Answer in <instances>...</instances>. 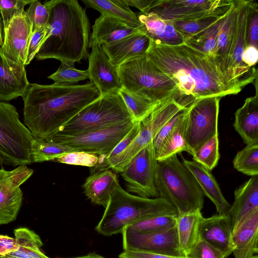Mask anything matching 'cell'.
Returning <instances> with one entry per match:
<instances>
[{"label":"cell","instance_id":"cell-41","mask_svg":"<svg viewBox=\"0 0 258 258\" xmlns=\"http://www.w3.org/2000/svg\"><path fill=\"white\" fill-rule=\"evenodd\" d=\"M225 15L220 16H212L194 20L177 21L174 22V24L176 29L186 40V39L211 27L223 18Z\"/></svg>","mask_w":258,"mask_h":258},{"label":"cell","instance_id":"cell-40","mask_svg":"<svg viewBox=\"0 0 258 258\" xmlns=\"http://www.w3.org/2000/svg\"><path fill=\"white\" fill-rule=\"evenodd\" d=\"M75 62L61 61L57 70L49 75L48 78L56 84H75L89 78L88 70H80L75 67Z\"/></svg>","mask_w":258,"mask_h":258},{"label":"cell","instance_id":"cell-3","mask_svg":"<svg viewBox=\"0 0 258 258\" xmlns=\"http://www.w3.org/2000/svg\"><path fill=\"white\" fill-rule=\"evenodd\" d=\"M45 3L50 17L46 35L36 58L74 62L88 58L90 23L85 10L77 0Z\"/></svg>","mask_w":258,"mask_h":258},{"label":"cell","instance_id":"cell-42","mask_svg":"<svg viewBox=\"0 0 258 258\" xmlns=\"http://www.w3.org/2000/svg\"><path fill=\"white\" fill-rule=\"evenodd\" d=\"M25 15L33 32L38 28L47 26L50 17L49 9L45 2L42 4L39 1L34 0L25 11Z\"/></svg>","mask_w":258,"mask_h":258},{"label":"cell","instance_id":"cell-56","mask_svg":"<svg viewBox=\"0 0 258 258\" xmlns=\"http://www.w3.org/2000/svg\"><path fill=\"white\" fill-rule=\"evenodd\" d=\"M252 258H258L257 254L254 255Z\"/></svg>","mask_w":258,"mask_h":258},{"label":"cell","instance_id":"cell-6","mask_svg":"<svg viewBox=\"0 0 258 258\" xmlns=\"http://www.w3.org/2000/svg\"><path fill=\"white\" fill-rule=\"evenodd\" d=\"M122 88L155 102L180 93L175 82L147 58H132L117 67Z\"/></svg>","mask_w":258,"mask_h":258},{"label":"cell","instance_id":"cell-30","mask_svg":"<svg viewBox=\"0 0 258 258\" xmlns=\"http://www.w3.org/2000/svg\"><path fill=\"white\" fill-rule=\"evenodd\" d=\"M82 2L87 8L98 11L102 16L121 21L135 28L142 26L138 16L125 0H82Z\"/></svg>","mask_w":258,"mask_h":258},{"label":"cell","instance_id":"cell-15","mask_svg":"<svg viewBox=\"0 0 258 258\" xmlns=\"http://www.w3.org/2000/svg\"><path fill=\"white\" fill-rule=\"evenodd\" d=\"M121 233L123 250L143 251L185 257L179 248L175 226L152 232L137 233L123 230Z\"/></svg>","mask_w":258,"mask_h":258},{"label":"cell","instance_id":"cell-26","mask_svg":"<svg viewBox=\"0 0 258 258\" xmlns=\"http://www.w3.org/2000/svg\"><path fill=\"white\" fill-rule=\"evenodd\" d=\"M119 184L116 175L107 169L97 170L88 176L83 187L85 195L91 202L105 208Z\"/></svg>","mask_w":258,"mask_h":258},{"label":"cell","instance_id":"cell-44","mask_svg":"<svg viewBox=\"0 0 258 258\" xmlns=\"http://www.w3.org/2000/svg\"><path fill=\"white\" fill-rule=\"evenodd\" d=\"M34 0H0V13L4 29L6 28L15 17L25 13V7Z\"/></svg>","mask_w":258,"mask_h":258},{"label":"cell","instance_id":"cell-28","mask_svg":"<svg viewBox=\"0 0 258 258\" xmlns=\"http://www.w3.org/2000/svg\"><path fill=\"white\" fill-rule=\"evenodd\" d=\"M257 208L258 175H255L234 191V201L228 213L232 220L233 228L244 216Z\"/></svg>","mask_w":258,"mask_h":258},{"label":"cell","instance_id":"cell-43","mask_svg":"<svg viewBox=\"0 0 258 258\" xmlns=\"http://www.w3.org/2000/svg\"><path fill=\"white\" fill-rule=\"evenodd\" d=\"M53 161L66 164L96 167L100 160L99 157L96 154L75 151L61 155Z\"/></svg>","mask_w":258,"mask_h":258},{"label":"cell","instance_id":"cell-45","mask_svg":"<svg viewBox=\"0 0 258 258\" xmlns=\"http://www.w3.org/2000/svg\"><path fill=\"white\" fill-rule=\"evenodd\" d=\"M188 106L185 107L175 114L161 127L152 141L156 158L167 137L174 127L186 116Z\"/></svg>","mask_w":258,"mask_h":258},{"label":"cell","instance_id":"cell-37","mask_svg":"<svg viewBox=\"0 0 258 258\" xmlns=\"http://www.w3.org/2000/svg\"><path fill=\"white\" fill-rule=\"evenodd\" d=\"M177 216L157 215L139 220L123 230L132 232L148 233L167 229L175 226Z\"/></svg>","mask_w":258,"mask_h":258},{"label":"cell","instance_id":"cell-20","mask_svg":"<svg viewBox=\"0 0 258 258\" xmlns=\"http://www.w3.org/2000/svg\"><path fill=\"white\" fill-rule=\"evenodd\" d=\"M235 258H252L258 253V208L244 216L232 229Z\"/></svg>","mask_w":258,"mask_h":258},{"label":"cell","instance_id":"cell-39","mask_svg":"<svg viewBox=\"0 0 258 258\" xmlns=\"http://www.w3.org/2000/svg\"><path fill=\"white\" fill-rule=\"evenodd\" d=\"M193 160L199 163L209 171L215 168L220 157L218 135H215L193 152Z\"/></svg>","mask_w":258,"mask_h":258},{"label":"cell","instance_id":"cell-46","mask_svg":"<svg viewBox=\"0 0 258 258\" xmlns=\"http://www.w3.org/2000/svg\"><path fill=\"white\" fill-rule=\"evenodd\" d=\"M141 125V121H136L131 130L116 145L111 152L104 159L100 161L98 165L95 167L97 170H101L107 162L115 158L131 144L138 135Z\"/></svg>","mask_w":258,"mask_h":258},{"label":"cell","instance_id":"cell-13","mask_svg":"<svg viewBox=\"0 0 258 258\" xmlns=\"http://www.w3.org/2000/svg\"><path fill=\"white\" fill-rule=\"evenodd\" d=\"M233 0H153L150 12L173 22L225 15Z\"/></svg>","mask_w":258,"mask_h":258},{"label":"cell","instance_id":"cell-12","mask_svg":"<svg viewBox=\"0 0 258 258\" xmlns=\"http://www.w3.org/2000/svg\"><path fill=\"white\" fill-rule=\"evenodd\" d=\"M158 164L151 142L134 156L120 173L127 191L144 198H159L155 185Z\"/></svg>","mask_w":258,"mask_h":258},{"label":"cell","instance_id":"cell-14","mask_svg":"<svg viewBox=\"0 0 258 258\" xmlns=\"http://www.w3.org/2000/svg\"><path fill=\"white\" fill-rule=\"evenodd\" d=\"M34 170L19 166L12 170L0 169V225L16 220L23 201L20 186L33 174Z\"/></svg>","mask_w":258,"mask_h":258},{"label":"cell","instance_id":"cell-2","mask_svg":"<svg viewBox=\"0 0 258 258\" xmlns=\"http://www.w3.org/2000/svg\"><path fill=\"white\" fill-rule=\"evenodd\" d=\"M100 96L90 82L83 85L30 84L22 97L25 124L34 139L43 140Z\"/></svg>","mask_w":258,"mask_h":258},{"label":"cell","instance_id":"cell-55","mask_svg":"<svg viewBox=\"0 0 258 258\" xmlns=\"http://www.w3.org/2000/svg\"><path fill=\"white\" fill-rule=\"evenodd\" d=\"M4 40V26L2 18L0 13V47H2Z\"/></svg>","mask_w":258,"mask_h":258},{"label":"cell","instance_id":"cell-33","mask_svg":"<svg viewBox=\"0 0 258 258\" xmlns=\"http://www.w3.org/2000/svg\"><path fill=\"white\" fill-rule=\"evenodd\" d=\"M223 18L209 28L186 39L185 42L210 56H218L217 39Z\"/></svg>","mask_w":258,"mask_h":258},{"label":"cell","instance_id":"cell-8","mask_svg":"<svg viewBox=\"0 0 258 258\" xmlns=\"http://www.w3.org/2000/svg\"><path fill=\"white\" fill-rule=\"evenodd\" d=\"M194 101L191 98L178 93L160 102L141 121L140 130L134 140L122 152L107 162L102 169L111 168L117 173H121L134 156L152 142L167 121Z\"/></svg>","mask_w":258,"mask_h":258},{"label":"cell","instance_id":"cell-54","mask_svg":"<svg viewBox=\"0 0 258 258\" xmlns=\"http://www.w3.org/2000/svg\"><path fill=\"white\" fill-rule=\"evenodd\" d=\"M59 258H106V257H104L102 255L97 254L95 252H90L86 255H82V256L71 257H59Z\"/></svg>","mask_w":258,"mask_h":258},{"label":"cell","instance_id":"cell-10","mask_svg":"<svg viewBox=\"0 0 258 258\" xmlns=\"http://www.w3.org/2000/svg\"><path fill=\"white\" fill-rule=\"evenodd\" d=\"M136 121L135 120L73 136L53 134L44 139L68 146L75 151L99 155L100 161L111 152L131 130Z\"/></svg>","mask_w":258,"mask_h":258},{"label":"cell","instance_id":"cell-22","mask_svg":"<svg viewBox=\"0 0 258 258\" xmlns=\"http://www.w3.org/2000/svg\"><path fill=\"white\" fill-rule=\"evenodd\" d=\"M237 11L235 23L230 59L232 67L245 72L254 68L246 66L241 60L247 46V27L252 0H237Z\"/></svg>","mask_w":258,"mask_h":258},{"label":"cell","instance_id":"cell-47","mask_svg":"<svg viewBox=\"0 0 258 258\" xmlns=\"http://www.w3.org/2000/svg\"><path fill=\"white\" fill-rule=\"evenodd\" d=\"M226 257L223 253L200 238L186 256V258Z\"/></svg>","mask_w":258,"mask_h":258},{"label":"cell","instance_id":"cell-35","mask_svg":"<svg viewBox=\"0 0 258 258\" xmlns=\"http://www.w3.org/2000/svg\"><path fill=\"white\" fill-rule=\"evenodd\" d=\"M75 151L72 148L48 141L33 140L30 147L32 163L53 161L64 154Z\"/></svg>","mask_w":258,"mask_h":258},{"label":"cell","instance_id":"cell-36","mask_svg":"<svg viewBox=\"0 0 258 258\" xmlns=\"http://www.w3.org/2000/svg\"><path fill=\"white\" fill-rule=\"evenodd\" d=\"M118 93L136 121H143L160 103L130 92L123 88Z\"/></svg>","mask_w":258,"mask_h":258},{"label":"cell","instance_id":"cell-16","mask_svg":"<svg viewBox=\"0 0 258 258\" xmlns=\"http://www.w3.org/2000/svg\"><path fill=\"white\" fill-rule=\"evenodd\" d=\"M91 48L87 69L90 82L96 86L101 96L118 93L122 85L117 67L111 63L101 45H95Z\"/></svg>","mask_w":258,"mask_h":258},{"label":"cell","instance_id":"cell-31","mask_svg":"<svg viewBox=\"0 0 258 258\" xmlns=\"http://www.w3.org/2000/svg\"><path fill=\"white\" fill-rule=\"evenodd\" d=\"M14 232L17 249L0 258H50L41 250L42 240L34 231L27 228H19Z\"/></svg>","mask_w":258,"mask_h":258},{"label":"cell","instance_id":"cell-27","mask_svg":"<svg viewBox=\"0 0 258 258\" xmlns=\"http://www.w3.org/2000/svg\"><path fill=\"white\" fill-rule=\"evenodd\" d=\"M233 126L246 144L258 143V96L247 98L235 113Z\"/></svg>","mask_w":258,"mask_h":258},{"label":"cell","instance_id":"cell-4","mask_svg":"<svg viewBox=\"0 0 258 258\" xmlns=\"http://www.w3.org/2000/svg\"><path fill=\"white\" fill-rule=\"evenodd\" d=\"M162 215L177 216L178 212L163 198L140 197L125 190L119 184L95 229L100 234L111 236L121 233L125 227L139 220Z\"/></svg>","mask_w":258,"mask_h":258},{"label":"cell","instance_id":"cell-19","mask_svg":"<svg viewBox=\"0 0 258 258\" xmlns=\"http://www.w3.org/2000/svg\"><path fill=\"white\" fill-rule=\"evenodd\" d=\"M30 84L25 66L7 57L0 47V101L23 97Z\"/></svg>","mask_w":258,"mask_h":258},{"label":"cell","instance_id":"cell-21","mask_svg":"<svg viewBox=\"0 0 258 258\" xmlns=\"http://www.w3.org/2000/svg\"><path fill=\"white\" fill-rule=\"evenodd\" d=\"M150 38L142 31L102 47L111 63L116 67L126 60L146 53Z\"/></svg>","mask_w":258,"mask_h":258},{"label":"cell","instance_id":"cell-18","mask_svg":"<svg viewBox=\"0 0 258 258\" xmlns=\"http://www.w3.org/2000/svg\"><path fill=\"white\" fill-rule=\"evenodd\" d=\"M232 228V220L228 214L203 217L199 228V236L227 257L234 248Z\"/></svg>","mask_w":258,"mask_h":258},{"label":"cell","instance_id":"cell-17","mask_svg":"<svg viewBox=\"0 0 258 258\" xmlns=\"http://www.w3.org/2000/svg\"><path fill=\"white\" fill-rule=\"evenodd\" d=\"M32 33L25 13L14 17L4 29L1 47L4 54L11 60L25 66Z\"/></svg>","mask_w":258,"mask_h":258},{"label":"cell","instance_id":"cell-11","mask_svg":"<svg viewBox=\"0 0 258 258\" xmlns=\"http://www.w3.org/2000/svg\"><path fill=\"white\" fill-rule=\"evenodd\" d=\"M221 98L208 97L195 100L186 118L185 140L191 155L212 137L218 135L219 102Z\"/></svg>","mask_w":258,"mask_h":258},{"label":"cell","instance_id":"cell-38","mask_svg":"<svg viewBox=\"0 0 258 258\" xmlns=\"http://www.w3.org/2000/svg\"><path fill=\"white\" fill-rule=\"evenodd\" d=\"M233 163L238 171L251 176L258 175V143L246 145L237 152Z\"/></svg>","mask_w":258,"mask_h":258},{"label":"cell","instance_id":"cell-48","mask_svg":"<svg viewBox=\"0 0 258 258\" xmlns=\"http://www.w3.org/2000/svg\"><path fill=\"white\" fill-rule=\"evenodd\" d=\"M258 39V4L252 1L249 16L247 27V46L252 45L257 48Z\"/></svg>","mask_w":258,"mask_h":258},{"label":"cell","instance_id":"cell-1","mask_svg":"<svg viewBox=\"0 0 258 258\" xmlns=\"http://www.w3.org/2000/svg\"><path fill=\"white\" fill-rule=\"evenodd\" d=\"M148 59L176 84L183 95L195 99L235 95L257 77L254 68L245 72L222 58L210 56L185 42L170 45L150 39Z\"/></svg>","mask_w":258,"mask_h":258},{"label":"cell","instance_id":"cell-29","mask_svg":"<svg viewBox=\"0 0 258 258\" xmlns=\"http://www.w3.org/2000/svg\"><path fill=\"white\" fill-rule=\"evenodd\" d=\"M203 217L199 209L176 217L175 226L179 248L185 257L199 240V228Z\"/></svg>","mask_w":258,"mask_h":258},{"label":"cell","instance_id":"cell-52","mask_svg":"<svg viewBox=\"0 0 258 258\" xmlns=\"http://www.w3.org/2000/svg\"><path fill=\"white\" fill-rule=\"evenodd\" d=\"M257 48H256L252 45L247 46L242 55V61L246 66L249 67H252L257 63Z\"/></svg>","mask_w":258,"mask_h":258},{"label":"cell","instance_id":"cell-32","mask_svg":"<svg viewBox=\"0 0 258 258\" xmlns=\"http://www.w3.org/2000/svg\"><path fill=\"white\" fill-rule=\"evenodd\" d=\"M237 11V2L236 1H233L231 7L222 20L217 39L218 56L224 59L232 68L233 67L230 61V54L233 41Z\"/></svg>","mask_w":258,"mask_h":258},{"label":"cell","instance_id":"cell-53","mask_svg":"<svg viewBox=\"0 0 258 258\" xmlns=\"http://www.w3.org/2000/svg\"><path fill=\"white\" fill-rule=\"evenodd\" d=\"M129 6L139 9L141 13L147 14L149 13L153 1L149 0H125Z\"/></svg>","mask_w":258,"mask_h":258},{"label":"cell","instance_id":"cell-24","mask_svg":"<svg viewBox=\"0 0 258 258\" xmlns=\"http://www.w3.org/2000/svg\"><path fill=\"white\" fill-rule=\"evenodd\" d=\"M138 17L142 25L140 29L150 39L170 45L185 42L184 37L176 29L174 22L164 19L153 12L141 13Z\"/></svg>","mask_w":258,"mask_h":258},{"label":"cell","instance_id":"cell-50","mask_svg":"<svg viewBox=\"0 0 258 258\" xmlns=\"http://www.w3.org/2000/svg\"><path fill=\"white\" fill-rule=\"evenodd\" d=\"M119 258H186L163 255L151 252L139 250H123L119 255Z\"/></svg>","mask_w":258,"mask_h":258},{"label":"cell","instance_id":"cell-23","mask_svg":"<svg viewBox=\"0 0 258 258\" xmlns=\"http://www.w3.org/2000/svg\"><path fill=\"white\" fill-rule=\"evenodd\" d=\"M182 161L195 177L203 194L215 205L218 214H228L231 205L223 196L218 183L210 171L194 160H187L182 157Z\"/></svg>","mask_w":258,"mask_h":258},{"label":"cell","instance_id":"cell-9","mask_svg":"<svg viewBox=\"0 0 258 258\" xmlns=\"http://www.w3.org/2000/svg\"><path fill=\"white\" fill-rule=\"evenodd\" d=\"M30 131L19 119L16 108L0 101V165L21 166L32 163Z\"/></svg>","mask_w":258,"mask_h":258},{"label":"cell","instance_id":"cell-51","mask_svg":"<svg viewBox=\"0 0 258 258\" xmlns=\"http://www.w3.org/2000/svg\"><path fill=\"white\" fill-rule=\"evenodd\" d=\"M17 248L15 238L0 235V256H4L13 252Z\"/></svg>","mask_w":258,"mask_h":258},{"label":"cell","instance_id":"cell-25","mask_svg":"<svg viewBox=\"0 0 258 258\" xmlns=\"http://www.w3.org/2000/svg\"><path fill=\"white\" fill-rule=\"evenodd\" d=\"M92 28L89 48L95 45L110 44L141 31L121 21L102 15L95 20Z\"/></svg>","mask_w":258,"mask_h":258},{"label":"cell","instance_id":"cell-7","mask_svg":"<svg viewBox=\"0 0 258 258\" xmlns=\"http://www.w3.org/2000/svg\"><path fill=\"white\" fill-rule=\"evenodd\" d=\"M135 120L118 93H109L87 105L53 134L73 136Z\"/></svg>","mask_w":258,"mask_h":258},{"label":"cell","instance_id":"cell-34","mask_svg":"<svg viewBox=\"0 0 258 258\" xmlns=\"http://www.w3.org/2000/svg\"><path fill=\"white\" fill-rule=\"evenodd\" d=\"M186 116L174 127L167 137L156 158L158 161L183 151L190 153L185 140Z\"/></svg>","mask_w":258,"mask_h":258},{"label":"cell","instance_id":"cell-5","mask_svg":"<svg viewBox=\"0 0 258 258\" xmlns=\"http://www.w3.org/2000/svg\"><path fill=\"white\" fill-rule=\"evenodd\" d=\"M155 185L159 197L170 203L178 215L203 208L204 194L177 154L158 161Z\"/></svg>","mask_w":258,"mask_h":258},{"label":"cell","instance_id":"cell-49","mask_svg":"<svg viewBox=\"0 0 258 258\" xmlns=\"http://www.w3.org/2000/svg\"><path fill=\"white\" fill-rule=\"evenodd\" d=\"M47 32V26L38 28L32 33L25 66L29 64L38 52L43 44Z\"/></svg>","mask_w":258,"mask_h":258}]
</instances>
